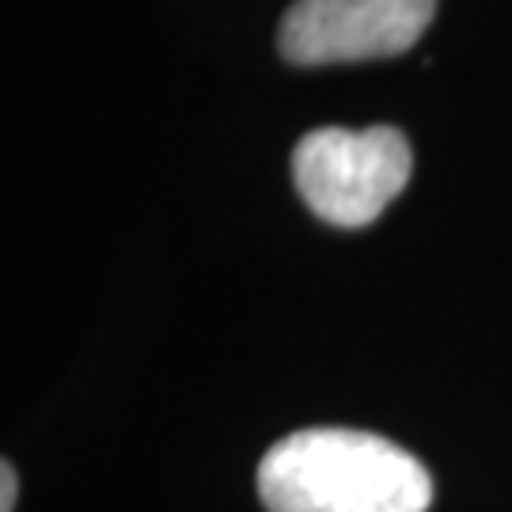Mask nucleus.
Instances as JSON below:
<instances>
[{
	"instance_id": "obj_1",
	"label": "nucleus",
	"mask_w": 512,
	"mask_h": 512,
	"mask_svg": "<svg viewBox=\"0 0 512 512\" xmlns=\"http://www.w3.org/2000/svg\"><path fill=\"white\" fill-rule=\"evenodd\" d=\"M270 512H425L433 478L406 448L361 429H300L258 467Z\"/></svg>"
},
{
	"instance_id": "obj_2",
	"label": "nucleus",
	"mask_w": 512,
	"mask_h": 512,
	"mask_svg": "<svg viewBox=\"0 0 512 512\" xmlns=\"http://www.w3.org/2000/svg\"><path fill=\"white\" fill-rule=\"evenodd\" d=\"M414 152L395 126L308 133L293 152V179L308 209L338 228H365L410 183Z\"/></svg>"
},
{
	"instance_id": "obj_3",
	"label": "nucleus",
	"mask_w": 512,
	"mask_h": 512,
	"mask_svg": "<svg viewBox=\"0 0 512 512\" xmlns=\"http://www.w3.org/2000/svg\"><path fill=\"white\" fill-rule=\"evenodd\" d=\"M437 16V0H296L277 46L293 65H349L406 54Z\"/></svg>"
},
{
	"instance_id": "obj_4",
	"label": "nucleus",
	"mask_w": 512,
	"mask_h": 512,
	"mask_svg": "<svg viewBox=\"0 0 512 512\" xmlns=\"http://www.w3.org/2000/svg\"><path fill=\"white\" fill-rule=\"evenodd\" d=\"M12 501H16V471L4 463L0 467V512H12Z\"/></svg>"
}]
</instances>
